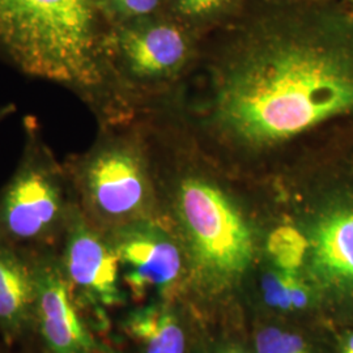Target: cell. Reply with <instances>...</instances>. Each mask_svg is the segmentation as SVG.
<instances>
[{
  "instance_id": "cell-1",
  "label": "cell",
  "mask_w": 353,
  "mask_h": 353,
  "mask_svg": "<svg viewBox=\"0 0 353 353\" xmlns=\"http://www.w3.org/2000/svg\"><path fill=\"white\" fill-rule=\"evenodd\" d=\"M353 110V59L316 39L280 34L246 51L216 99L221 127L252 145L290 139Z\"/></svg>"
},
{
  "instance_id": "cell-2",
  "label": "cell",
  "mask_w": 353,
  "mask_h": 353,
  "mask_svg": "<svg viewBox=\"0 0 353 353\" xmlns=\"http://www.w3.org/2000/svg\"><path fill=\"white\" fill-rule=\"evenodd\" d=\"M93 41L90 0H0V49L28 75L94 83Z\"/></svg>"
},
{
  "instance_id": "cell-3",
  "label": "cell",
  "mask_w": 353,
  "mask_h": 353,
  "mask_svg": "<svg viewBox=\"0 0 353 353\" xmlns=\"http://www.w3.org/2000/svg\"><path fill=\"white\" fill-rule=\"evenodd\" d=\"M181 212L195 252L207 270L230 278L250 265V229L227 196L212 185L190 178L181 186Z\"/></svg>"
},
{
  "instance_id": "cell-4",
  "label": "cell",
  "mask_w": 353,
  "mask_h": 353,
  "mask_svg": "<svg viewBox=\"0 0 353 353\" xmlns=\"http://www.w3.org/2000/svg\"><path fill=\"white\" fill-rule=\"evenodd\" d=\"M63 208L57 179L41 166H26L13 178L0 202V225L13 240L30 241L49 233Z\"/></svg>"
},
{
  "instance_id": "cell-5",
  "label": "cell",
  "mask_w": 353,
  "mask_h": 353,
  "mask_svg": "<svg viewBox=\"0 0 353 353\" xmlns=\"http://www.w3.org/2000/svg\"><path fill=\"white\" fill-rule=\"evenodd\" d=\"M119 258L85 220L71 214L68 220L63 274L71 290L93 303L113 305L119 300Z\"/></svg>"
},
{
  "instance_id": "cell-6",
  "label": "cell",
  "mask_w": 353,
  "mask_h": 353,
  "mask_svg": "<svg viewBox=\"0 0 353 353\" xmlns=\"http://www.w3.org/2000/svg\"><path fill=\"white\" fill-rule=\"evenodd\" d=\"M34 271L38 327L51 353H90L93 339L76 309L74 292L63 270L54 263Z\"/></svg>"
},
{
  "instance_id": "cell-7",
  "label": "cell",
  "mask_w": 353,
  "mask_h": 353,
  "mask_svg": "<svg viewBox=\"0 0 353 353\" xmlns=\"http://www.w3.org/2000/svg\"><path fill=\"white\" fill-rule=\"evenodd\" d=\"M84 189L90 204L108 217L134 214L147 198V182L139 160L123 150L97 154L84 170Z\"/></svg>"
},
{
  "instance_id": "cell-8",
  "label": "cell",
  "mask_w": 353,
  "mask_h": 353,
  "mask_svg": "<svg viewBox=\"0 0 353 353\" xmlns=\"http://www.w3.org/2000/svg\"><path fill=\"white\" fill-rule=\"evenodd\" d=\"M115 252L125 268L127 285L137 296L151 290H163L178 278L181 271L178 249L153 230L126 232Z\"/></svg>"
},
{
  "instance_id": "cell-9",
  "label": "cell",
  "mask_w": 353,
  "mask_h": 353,
  "mask_svg": "<svg viewBox=\"0 0 353 353\" xmlns=\"http://www.w3.org/2000/svg\"><path fill=\"white\" fill-rule=\"evenodd\" d=\"M312 265L326 283L353 290V207L323 216L313 232Z\"/></svg>"
},
{
  "instance_id": "cell-10",
  "label": "cell",
  "mask_w": 353,
  "mask_h": 353,
  "mask_svg": "<svg viewBox=\"0 0 353 353\" xmlns=\"http://www.w3.org/2000/svg\"><path fill=\"white\" fill-rule=\"evenodd\" d=\"M121 50L134 74L145 77L168 75L183 63L186 41L174 26H135L122 32Z\"/></svg>"
},
{
  "instance_id": "cell-11",
  "label": "cell",
  "mask_w": 353,
  "mask_h": 353,
  "mask_svg": "<svg viewBox=\"0 0 353 353\" xmlns=\"http://www.w3.org/2000/svg\"><path fill=\"white\" fill-rule=\"evenodd\" d=\"M34 271L14 254L0 246V327L17 335L34 312Z\"/></svg>"
},
{
  "instance_id": "cell-12",
  "label": "cell",
  "mask_w": 353,
  "mask_h": 353,
  "mask_svg": "<svg viewBox=\"0 0 353 353\" xmlns=\"http://www.w3.org/2000/svg\"><path fill=\"white\" fill-rule=\"evenodd\" d=\"M127 332L144 353H185V335L174 314L161 305L134 310L126 321Z\"/></svg>"
},
{
  "instance_id": "cell-13",
  "label": "cell",
  "mask_w": 353,
  "mask_h": 353,
  "mask_svg": "<svg viewBox=\"0 0 353 353\" xmlns=\"http://www.w3.org/2000/svg\"><path fill=\"white\" fill-rule=\"evenodd\" d=\"M267 249L280 270L296 271L303 265L309 242L297 229L280 227L271 233Z\"/></svg>"
},
{
  "instance_id": "cell-14",
  "label": "cell",
  "mask_w": 353,
  "mask_h": 353,
  "mask_svg": "<svg viewBox=\"0 0 353 353\" xmlns=\"http://www.w3.org/2000/svg\"><path fill=\"white\" fill-rule=\"evenodd\" d=\"M265 301L281 310L301 309L309 301V293L294 271L276 272L265 281Z\"/></svg>"
},
{
  "instance_id": "cell-15",
  "label": "cell",
  "mask_w": 353,
  "mask_h": 353,
  "mask_svg": "<svg viewBox=\"0 0 353 353\" xmlns=\"http://www.w3.org/2000/svg\"><path fill=\"white\" fill-rule=\"evenodd\" d=\"M255 347L256 353H310L299 335L275 327L261 331Z\"/></svg>"
},
{
  "instance_id": "cell-16",
  "label": "cell",
  "mask_w": 353,
  "mask_h": 353,
  "mask_svg": "<svg viewBox=\"0 0 353 353\" xmlns=\"http://www.w3.org/2000/svg\"><path fill=\"white\" fill-rule=\"evenodd\" d=\"M115 12L125 17H139L151 13L160 0H109Z\"/></svg>"
},
{
  "instance_id": "cell-17",
  "label": "cell",
  "mask_w": 353,
  "mask_h": 353,
  "mask_svg": "<svg viewBox=\"0 0 353 353\" xmlns=\"http://www.w3.org/2000/svg\"><path fill=\"white\" fill-rule=\"evenodd\" d=\"M229 0H178L179 8L188 14H205L214 12Z\"/></svg>"
},
{
  "instance_id": "cell-18",
  "label": "cell",
  "mask_w": 353,
  "mask_h": 353,
  "mask_svg": "<svg viewBox=\"0 0 353 353\" xmlns=\"http://www.w3.org/2000/svg\"><path fill=\"white\" fill-rule=\"evenodd\" d=\"M343 353H353V335L345 341L344 344V348H343Z\"/></svg>"
},
{
  "instance_id": "cell-19",
  "label": "cell",
  "mask_w": 353,
  "mask_h": 353,
  "mask_svg": "<svg viewBox=\"0 0 353 353\" xmlns=\"http://www.w3.org/2000/svg\"><path fill=\"white\" fill-rule=\"evenodd\" d=\"M223 353H245L242 352V351H240V350H237V348H229L228 351H225V352Z\"/></svg>"
},
{
  "instance_id": "cell-20",
  "label": "cell",
  "mask_w": 353,
  "mask_h": 353,
  "mask_svg": "<svg viewBox=\"0 0 353 353\" xmlns=\"http://www.w3.org/2000/svg\"><path fill=\"white\" fill-rule=\"evenodd\" d=\"M90 1H92V0H90Z\"/></svg>"
}]
</instances>
